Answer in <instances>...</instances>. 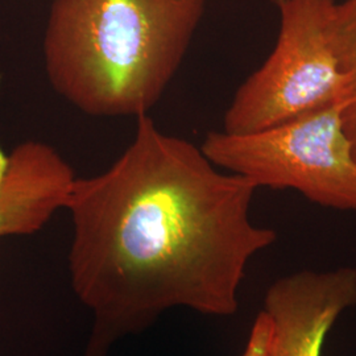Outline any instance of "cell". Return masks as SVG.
I'll return each mask as SVG.
<instances>
[{
	"label": "cell",
	"mask_w": 356,
	"mask_h": 356,
	"mask_svg": "<svg viewBox=\"0 0 356 356\" xmlns=\"http://www.w3.org/2000/svg\"><path fill=\"white\" fill-rule=\"evenodd\" d=\"M106 172L76 178L72 288L92 314L85 356H107L172 307L229 317L254 254L277 241L250 209L259 188L222 173L191 141L166 135L148 115Z\"/></svg>",
	"instance_id": "1"
},
{
	"label": "cell",
	"mask_w": 356,
	"mask_h": 356,
	"mask_svg": "<svg viewBox=\"0 0 356 356\" xmlns=\"http://www.w3.org/2000/svg\"><path fill=\"white\" fill-rule=\"evenodd\" d=\"M207 0H53L44 33L53 90L91 116L147 115L176 76Z\"/></svg>",
	"instance_id": "2"
},
{
	"label": "cell",
	"mask_w": 356,
	"mask_h": 356,
	"mask_svg": "<svg viewBox=\"0 0 356 356\" xmlns=\"http://www.w3.org/2000/svg\"><path fill=\"white\" fill-rule=\"evenodd\" d=\"M342 108L341 98L252 134L211 131L201 149L257 188L293 189L313 204L356 211V157Z\"/></svg>",
	"instance_id": "3"
},
{
	"label": "cell",
	"mask_w": 356,
	"mask_h": 356,
	"mask_svg": "<svg viewBox=\"0 0 356 356\" xmlns=\"http://www.w3.org/2000/svg\"><path fill=\"white\" fill-rule=\"evenodd\" d=\"M276 45L238 88L223 129L263 131L342 98L344 76L334 26L335 0H285Z\"/></svg>",
	"instance_id": "4"
},
{
	"label": "cell",
	"mask_w": 356,
	"mask_h": 356,
	"mask_svg": "<svg viewBox=\"0 0 356 356\" xmlns=\"http://www.w3.org/2000/svg\"><path fill=\"white\" fill-rule=\"evenodd\" d=\"M356 305V268L298 270L275 281L264 297L270 356H322L327 334Z\"/></svg>",
	"instance_id": "5"
},
{
	"label": "cell",
	"mask_w": 356,
	"mask_h": 356,
	"mask_svg": "<svg viewBox=\"0 0 356 356\" xmlns=\"http://www.w3.org/2000/svg\"><path fill=\"white\" fill-rule=\"evenodd\" d=\"M74 172L53 147L24 141L0 153V238L31 235L66 206Z\"/></svg>",
	"instance_id": "6"
},
{
	"label": "cell",
	"mask_w": 356,
	"mask_h": 356,
	"mask_svg": "<svg viewBox=\"0 0 356 356\" xmlns=\"http://www.w3.org/2000/svg\"><path fill=\"white\" fill-rule=\"evenodd\" d=\"M335 45L343 72V126L356 157V0L337 3Z\"/></svg>",
	"instance_id": "7"
},
{
	"label": "cell",
	"mask_w": 356,
	"mask_h": 356,
	"mask_svg": "<svg viewBox=\"0 0 356 356\" xmlns=\"http://www.w3.org/2000/svg\"><path fill=\"white\" fill-rule=\"evenodd\" d=\"M272 327L264 310L254 319L242 356H270Z\"/></svg>",
	"instance_id": "8"
},
{
	"label": "cell",
	"mask_w": 356,
	"mask_h": 356,
	"mask_svg": "<svg viewBox=\"0 0 356 356\" xmlns=\"http://www.w3.org/2000/svg\"><path fill=\"white\" fill-rule=\"evenodd\" d=\"M273 6H276V7H279L280 6L281 3H284L285 0H269Z\"/></svg>",
	"instance_id": "9"
}]
</instances>
